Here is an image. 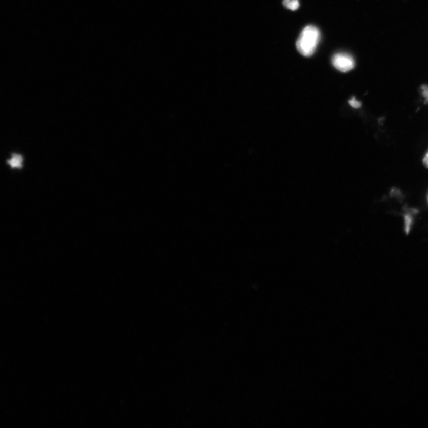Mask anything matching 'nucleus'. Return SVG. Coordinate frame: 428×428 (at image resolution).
I'll return each mask as SVG.
<instances>
[{
	"label": "nucleus",
	"mask_w": 428,
	"mask_h": 428,
	"mask_svg": "<svg viewBox=\"0 0 428 428\" xmlns=\"http://www.w3.org/2000/svg\"><path fill=\"white\" fill-rule=\"evenodd\" d=\"M423 163L424 165L428 168V152L425 155V156L424 157Z\"/></svg>",
	"instance_id": "0eeeda50"
},
{
	"label": "nucleus",
	"mask_w": 428,
	"mask_h": 428,
	"mask_svg": "<svg viewBox=\"0 0 428 428\" xmlns=\"http://www.w3.org/2000/svg\"><path fill=\"white\" fill-rule=\"evenodd\" d=\"M23 158L18 154H13L12 158L8 161L10 167L15 169H20L23 167Z\"/></svg>",
	"instance_id": "7ed1b4c3"
},
{
	"label": "nucleus",
	"mask_w": 428,
	"mask_h": 428,
	"mask_svg": "<svg viewBox=\"0 0 428 428\" xmlns=\"http://www.w3.org/2000/svg\"><path fill=\"white\" fill-rule=\"evenodd\" d=\"M349 104L351 107L354 108H359L361 107V103L358 101H357L355 98H352L349 101Z\"/></svg>",
	"instance_id": "39448f33"
},
{
	"label": "nucleus",
	"mask_w": 428,
	"mask_h": 428,
	"mask_svg": "<svg viewBox=\"0 0 428 428\" xmlns=\"http://www.w3.org/2000/svg\"><path fill=\"white\" fill-rule=\"evenodd\" d=\"M421 91H422L423 97L425 98L426 102H428V86L422 85L421 87Z\"/></svg>",
	"instance_id": "423d86ee"
},
{
	"label": "nucleus",
	"mask_w": 428,
	"mask_h": 428,
	"mask_svg": "<svg viewBox=\"0 0 428 428\" xmlns=\"http://www.w3.org/2000/svg\"><path fill=\"white\" fill-rule=\"evenodd\" d=\"M320 38V32L317 27L307 26L304 28L296 42L297 49L300 54L309 58L316 52Z\"/></svg>",
	"instance_id": "f257e3e1"
},
{
	"label": "nucleus",
	"mask_w": 428,
	"mask_h": 428,
	"mask_svg": "<svg viewBox=\"0 0 428 428\" xmlns=\"http://www.w3.org/2000/svg\"><path fill=\"white\" fill-rule=\"evenodd\" d=\"M332 65L336 69L342 72H348L352 70L355 66V60L352 56L346 53H337L332 60Z\"/></svg>",
	"instance_id": "f03ea898"
},
{
	"label": "nucleus",
	"mask_w": 428,
	"mask_h": 428,
	"mask_svg": "<svg viewBox=\"0 0 428 428\" xmlns=\"http://www.w3.org/2000/svg\"><path fill=\"white\" fill-rule=\"evenodd\" d=\"M283 5L286 9L293 10V11L298 9L300 6L299 0H284Z\"/></svg>",
	"instance_id": "20e7f679"
}]
</instances>
